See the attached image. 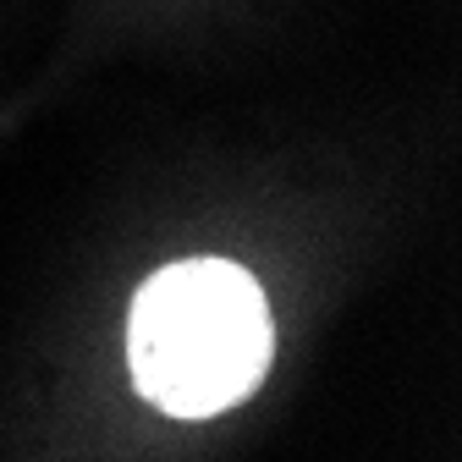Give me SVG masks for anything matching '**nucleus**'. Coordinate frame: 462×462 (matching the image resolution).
Masks as SVG:
<instances>
[{"label":"nucleus","mask_w":462,"mask_h":462,"mask_svg":"<svg viewBox=\"0 0 462 462\" xmlns=\"http://www.w3.org/2000/svg\"><path fill=\"white\" fill-rule=\"evenodd\" d=\"M275 358L259 281L231 259H182L143 281L127 314L133 385L171 419H209L248 402Z\"/></svg>","instance_id":"1"}]
</instances>
